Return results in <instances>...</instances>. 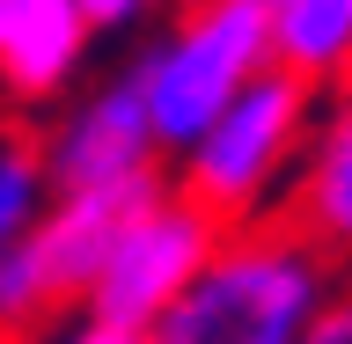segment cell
Here are the masks:
<instances>
[{
	"label": "cell",
	"mask_w": 352,
	"mask_h": 344,
	"mask_svg": "<svg viewBox=\"0 0 352 344\" xmlns=\"http://www.w3.org/2000/svg\"><path fill=\"white\" fill-rule=\"evenodd\" d=\"M74 8H81V22L96 30V44H103V37H147L169 0H74Z\"/></svg>",
	"instance_id": "cell-11"
},
{
	"label": "cell",
	"mask_w": 352,
	"mask_h": 344,
	"mask_svg": "<svg viewBox=\"0 0 352 344\" xmlns=\"http://www.w3.org/2000/svg\"><path fill=\"white\" fill-rule=\"evenodd\" d=\"M338 264L301 242L279 213L228 227L176 308L147 330V344H294L308 315L330 301Z\"/></svg>",
	"instance_id": "cell-1"
},
{
	"label": "cell",
	"mask_w": 352,
	"mask_h": 344,
	"mask_svg": "<svg viewBox=\"0 0 352 344\" xmlns=\"http://www.w3.org/2000/svg\"><path fill=\"white\" fill-rule=\"evenodd\" d=\"M264 66H272L264 0H184L162 30H147V44L125 59V73L140 88L162 161L191 147L228 110V95L250 88Z\"/></svg>",
	"instance_id": "cell-3"
},
{
	"label": "cell",
	"mask_w": 352,
	"mask_h": 344,
	"mask_svg": "<svg viewBox=\"0 0 352 344\" xmlns=\"http://www.w3.org/2000/svg\"><path fill=\"white\" fill-rule=\"evenodd\" d=\"M37 344H147V337H132V330H110V323H96V315H81V308H66V315L44 330Z\"/></svg>",
	"instance_id": "cell-13"
},
{
	"label": "cell",
	"mask_w": 352,
	"mask_h": 344,
	"mask_svg": "<svg viewBox=\"0 0 352 344\" xmlns=\"http://www.w3.org/2000/svg\"><path fill=\"white\" fill-rule=\"evenodd\" d=\"M338 117H352V81H345V88H338Z\"/></svg>",
	"instance_id": "cell-14"
},
{
	"label": "cell",
	"mask_w": 352,
	"mask_h": 344,
	"mask_svg": "<svg viewBox=\"0 0 352 344\" xmlns=\"http://www.w3.org/2000/svg\"><path fill=\"white\" fill-rule=\"evenodd\" d=\"M66 308H74V301L59 293L52 264L37 257V242H30V235L8 242V249H0V344H37Z\"/></svg>",
	"instance_id": "cell-9"
},
{
	"label": "cell",
	"mask_w": 352,
	"mask_h": 344,
	"mask_svg": "<svg viewBox=\"0 0 352 344\" xmlns=\"http://www.w3.org/2000/svg\"><path fill=\"white\" fill-rule=\"evenodd\" d=\"M30 132H37L52 191H88V183H125V176L162 169L154 125H147V110H140V88H132L125 66L81 81L66 103L44 110V125H30Z\"/></svg>",
	"instance_id": "cell-5"
},
{
	"label": "cell",
	"mask_w": 352,
	"mask_h": 344,
	"mask_svg": "<svg viewBox=\"0 0 352 344\" xmlns=\"http://www.w3.org/2000/svg\"><path fill=\"white\" fill-rule=\"evenodd\" d=\"M294 344H352V286H330V301L308 315V330Z\"/></svg>",
	"instance_id": "cell-12"
},
{
	"label": "cell",
	"mask_w": 352,
	"mask_h": 344,
	"mask_svg": "<svg viewBox=\"0 0 352 344\" xmlns=\"http://www.w3.org/2000/svg\"><path fill=\"white\" fill-rule=\"evenodd\" d=\"M264 30H272V66L323 88L352 81V0H264Z\"/></svg>",
	"instance_id": "cell-8"
},
{
	"label": "cell",
	"mask_w": 352,
	"mask_h": 344,
	"mask_svg": "<svg viewBox=\"0 0 352 344\" xmlns=\"http://www.w3.org/2000/svg\"><path fill=\"white\" fill-rule=\"evenodd\" d=\"M96 30L74 0H0V103L52 110L88 81Z\"/></svg>",
	"instance_id": "cell-6"
},
{
	"label": "cell",
	"mask_w": 352,
	"mask_h": 344,
	"mask_svg": "<svg viewBox=\"0 0 352 344\" xmlns=\"http://www.w3.org/2000/svg\"><path fill=\"white\" fill-rule=\"evenodd\" d=\"M279 220L301 242H316L330 264L352 257V117H338V110L316 117V132L301 147V169H294V183L279 198Z\"/></svg>",
	"instance_id": "cell-7"
},
{
	"label": "cell",
	"mask_w": 352,
	"mask_h": 344,
	"mask_svg": "<svg viewBox=\"0 0 352 344\" xmlns=\"http://www.w3.org/2000/svg\"><path fill=\"white\" fill-rule=\"evenodd\" d=\"M220 235H228V227H220L206 205H191L184 191L162 183V191L110 235L103 264H96V279H88V293H81V315L147 337V330L176 308V293L206 271V257L220 249Z\"/></svg>",
	"instance_id": "cell-4"
},
{
	"label": "cell",
	"mask_w": 352,
	"mask_h": 344,
	"mask_svg": "<svg viewBox=\"0 0 352 344\" xmlns=\"http://www.w3.org/2000/svg\"><path fill=\"white\" fill-rule=\"evenodd\" d=\"M316 117H323L316 88L279 73V66H264L250 88L228 95V110L198 132L191 147L162 161V176H169V191L206 205L220 227L272 220L286 183H294V169H301V147L316 132Z\"/></svg>",
	"instance_id": "cell-2"
},
{
	"label": "cell",
	"mask_w": 352,
	"mask_h": 344,
	"mask_svg": "<svg viewBox=\"0 0 352 344\" xmlns=\"http://www.w3.org/2000/svg\"><path fill=\"white\" fill-rule=\"evenodd\" d=\"M52 205V176H44L37 132L30 125H0V249L22 242Z\"/></svg>",
	"instance_id": "cell-10"
}]
</instances>
